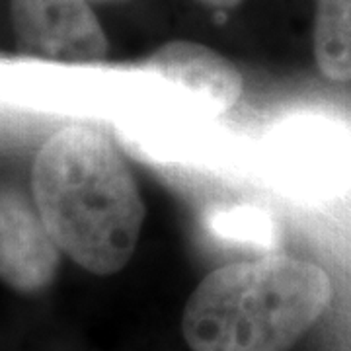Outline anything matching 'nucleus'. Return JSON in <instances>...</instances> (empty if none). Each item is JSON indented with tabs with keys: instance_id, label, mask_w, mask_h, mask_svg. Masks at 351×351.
Segmentation results:
<instances>
[{
	"instance_id": "f257e3e1",
	"label": "nucleus",
	"mask_w": 351,
	"mask_h": 351,
	"mask_svg": "<svg viewBox=\"0 0 351 351\" xmlns=\"http://www.w3.org/2000/svg\"><path fill=\"white\" fill-rule=\"evenodd\" d=\"M32 195L66 258L96 276L125 267L145 225L135 176L104 133L86 125L57 131L39 149Z\"/></svg>"
},
{
	"instance_id": "f03ea898",
	"label": "nucleus",
	"mask_w": 351,
	"mask_h": 351,
	"mask_svg": "<svg viewBox=\"0 0 351 351\" xmlns=\"http://www.w3.org/2000/svg\"><path fill=\"white\" fill-rule=\"evenodd\" d=\"M332 295L326 271L293 256L226 263L191 293L182 332L191 351H291Z\"/></svg>"
},
{
	"instance_id": "7ed1b4c3",
	"label": "nucleus",
	"mask_w": 351,
	"mask_h": 351,
	"mask_svg": "<svg viewBox=\"0 0 351 351\" xmlns=\"http://www.w3.org/2000/svg\"><path fill=\"white\" fill-rule=\"evenodd\" d=\"M22 53L57 63L94 64L108 57V36L88 0H12Z\"/></svg>"
},
{
	"instance_id": "20e7f679",
	"label": "nucleus",
	"mask_w": 351,
	"mask_h": 351,
	"mask_svg": "<svg viewBox=\"0 0 351 351\" xmlns=\"http://www.w3.org/2000/svg\"><path fill=\"white\" fill-rule=\"evenodd\" d=\"M61 254L36 201L0 184V281L18 293H39L53 283Z\"/></svg>"
},
{
	"instance_id": "39448f33",
	"label": "nucleus",
	"mask_w": 351,
	"mask_h": 351,
	"mask_svg": "<svg viewBox=\"0 0 351 351\" xmlns=\"http://www.w3.org/2000/svg\"><path fill=\"white\" fill-rule=\"evenodd\" d=\"M145 64L215 113L234 108L244 92V78L237 64L195 41H168Z\"/></svg>"
},
{
	"instance_id": "423d86ee",
	"label": "nucleus",
	"mask_w": 351,
	"mask_h": 351,
	"mask_svg": "<svg viewBox=\"0 0 351 351\" xmlns=\"http://www.w3.org/2000/svg\"><path fill=\"white\" fill-rule=\"evenodd\" d=\"M281 151L289 170L306 188L332 193L351 184V133L346 127L322 119L293 127Z\"/></svg>"
},
{
	"instance_id": "0eeeda50",
	"label": "nucleus",
	"mask_w": 351,
	"mask_h": 351,
	"mask_svg": "<svg viewBox=\"0 0 351 351\" xmlns=\"http://www.w3.org/2000/svg\"><path fill=\"white\" fill-rule=\"evenodd\" d=\"M314 59L332 82H351V0H314Z\"/></svg>"
},
{
	"instance_id": "6e6552de",
	"label": "nucleus",
	"mask_w": 351,
	"mask_h": 351,
	"mask_svg": "<svg viewBox=\"0 0 351 351\" xmlns=\"http://www.w3.org/2000/svg\"><path fill=\"white\" fill-rule=\"evenodd\" d=\"M215 225H217L215 228L219 234L240 240V242L267 244L269 237H271L265 217L254 209H246V207H239L228 213L219 215Z\"/></svg>"
},
{
	"instance_id": "1a4fd4ad",
	"label": "nucleus",
	"mask_w": 351,
	"mask_h": 351,
	"mask_svg": "<svg viewBox=\"0 0 351 351\" xmlns=\"http://www.w3.org/2000/svg\"><path fill=\"white\" fill-rule=\"evenodd\" d=\"M207 6H213V8H219V10H226V8H237L242 0H199Z\"/></svg>"
},
{
	"instance_id": "9d476101",
	"label": "nucleus",
	"mask_w": 351,
	"mask_h": 351,
	"mask_svg": "<svg viewBox=\"0 0 351 351\" xmlns=\"http://www.w3.org/2000/svg\"><path fill=\"white\" fill-rule=\"evenodd\" d=\"M94 2H123V0H94Z\"/></svg>"
}]
</instances>
